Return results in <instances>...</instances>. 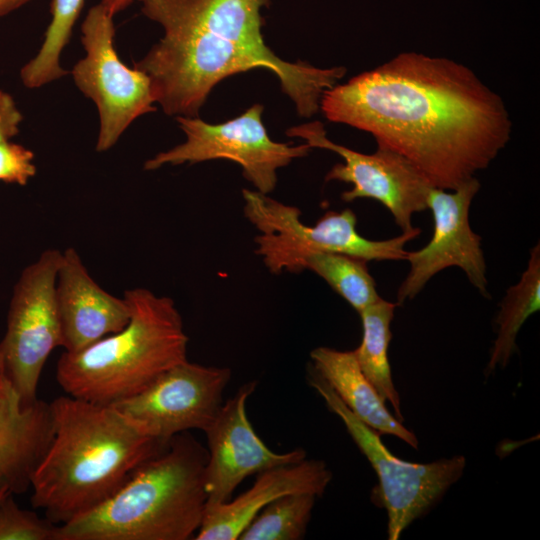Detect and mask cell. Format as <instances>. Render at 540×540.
I'll return each instance as SVG.
<instances>
[{
  "label": "cell",
  "mask_w": 540,
  "mask_h": 540,
  "mask_svg": "<svg viewBox=\"0 0 540 540\" xmlns=\"http://www.w3.org/2000/svg\"><path fill=\"white\" fill-rule=\"evenodd\" d=\"M320 110L371 134L377 148L402 156L444 190L486 169L512 132L503 99L472 69L414 51L326 90Z\"/></svg>",
  "instance_id": "obj_1"
},
{
  "label": "cell",
  "mask_w": 540,
  "mask_h": 540,
  "mask_svg": "<svg viewBox=\"0 0 540 540\" xmlns=\"http://www.w3.org/2000/svg\"><path fill=\"white\" fill-rule=\"evenodd\" d=\"M261 12L250 6H193L155 19L163 37L134 67L150 78L156 103L167 115L198 117L220 81L252 69L275 74L300 116L320 110L323 93L338 84L346 68L279 58L264 41Z\"/></svg>",
  "instance_id": "obj_2"
},
{
  "label": "cell",
  "mask_w": 540,
  "mask_h": 540,
  "mask_svg": "<svg viewBox=\"0 0 540 540\" xmlns=\"http://www.w3.org/2000/svg\"><path fill=\"white\" fill-rule=\"evenodd\" d=\"M53 435L31 479V503L61 525L110 497L162 443L113 405L61 395Z\"/></svg>",
  "instance_id": "obj_3"
},
{
  "label": "cell",
  "mask_w": 540,
  "mask_h": 540,
  "mask_svg": "<svg viewBox=\"0 0 540 540\" xmlns=\"http://www.w3.org/2000/svg\"><path fill=\"white\" fill-rule=\"evenodd\" d=\"M208 451L189 431L140 464L110 497L59 525L58 540H188L207 495Z\"/></svg>",
  "instance_id": "obj_4"
},
{
  "label": "cell",
  "mask_w": 540,
  "mask_h": 540,
  "mask_svg": "<svg viewBox=\"0 0 540 540\" xmlns=\"http://www.w3.org/2000/svg\"><path fill=\"white\" fill-rule=\"evenodd\" d=\"M128 323L77 352L64 351L56 379L72 397L112 405L152 384L187 360L188 336L175 302L146 288L125 291Z\"/></svg>",
  "instance_id": "obj_5"
},
{
  "label": "cell",
  "mask_w": 540,
  "mask_h": 540,
  "mask_svg": "<svg viewBox=\"0 0 540 540\" xmlns=\"http://www.w3.org/2000/svg\"><path fill=\"white\" fill-rule=\"evenodd\" d=\"M244 215L256 228L255 252L273 274L299 273L306 258L314 253H340L369 261L406 260L405 245L421 230L413 227L387 240H370L357 229V217L351 209L328 211L308 226L301 211L256 190L244 189Z\"/></svg>",
  "instance_id": "obj_6"
},
{
  "label": "cell",
  "mask_w": 540,
  "mask_h": 540,
  "mask_svg": "<svg viewBox=\"0 0 540 540\" xmlns=\"http://www.w3.org/2000/svg\"><path fill=\"white\" fill-rule=\"evenodd\" d=\"M309 385L344 423L349 435L375 470L379 493L388 515V539L397 540L412 522L428 512L462 476L463 456L430 463L397 458L382 443L379 433L359 420L312 367Z\"/></svg>",
  "instance_id": "obj_7"
},
{
  "label": "cell",
  "mask_w": 540,
  "mask_h": 540,
  "mask_svg": "<svg viewBox=\"0 0 540 540\" xmlns=\"http://www.w3.org/2000/svg\"><path fill=\"white\" fill-rule=\"evenodd\" d=\"M113 17L101 3L88 10L81 24L85 56L71 71L77 88L97 107L98 152L111 149L138 117L156 110L150 78L118 56Z\"/></svg>",
  "instance_id": "obj_8"
},
{
  "label": "cell",
  "mask_w": 540,
  "mask_h": 540,
  "mask_svg": "<svg viewBox=\"0 0 540 540\" xmlns=\"http://www.w3.org/2000/svg\"><path fill=\"white\" fill-rule=\"evenodd\" d=\"M62 252L46 249L14 286L7 329L0 342L4 373L23 403L37 400L39 380L51 352L62 347L56 277Z\"/></svg>",
  "instance_id": "obj_9"
},
{
  "label": "cell",
  "mask_w": 540,
  "mask_h": 540,
  "mask_svg": "<svg viewBox=\"0 0 540 540\" xmlns=\"http://www.w3.org/2000/svg\"><path fill=\"white\" fill-rule=\"evenodd\" d=\"M263 110L261 104H255L219 124L204 122L199 117L177 116L186 140L148 159L144 169L227 159L241 166L244 177L256 191L269 194L276 186L277 170L307 156L312 148L307 143L294 146L273 141L262 121Z\"/></svg>",
  "instance_id": "obj_10"
},
{
  "label": "cell",
  "mask_w": 540,
  "mask_h": 540,
  "mask_svg": "<svg viewBox=\"0 0 540 540\" xmlns=\"http://www.w3.org/2000/svg\"><path fill=\"white\" fill-rule=\"evenodd\" d=\"M232 377L228 367L205 366L188 359L171 367L140 393L112 404L154 439L210 426L223 404Z\"/></svg>",
  "instance_id": "obj_11"
},
{
  "label": "cell",
  "mask_w": 540,
  "mask_h": 540,
  "mask_svg": "<svg viewBox=\"0 0 540 540\" xmlns=\"http://www.w3.org/2000/svg\"><path fill=\"white\" fill-rule=\"evenodd\" d=\"M298 137L311 148H321L339 154L343 163L335 164L326 174L325 181L350 183L352 188L341 194L345 202L360 198L382 203L403 231L413 228L412 216L427 209V195L431 186L405 158L387 149L377 148L364 154L332 142L319 121L293 126L286 131Z\"/></svg>",
  "instance_id": "obj_12"
},
{
  "label": "cell",
  "mask_w": 540,
  "mask_h": 540,
  "mask_svg": "<svg viewBox=\"0 0 540 540\" xmlns=\"http://www.w3.org/2000/svg\"><path fill=\"white\" fill-rule=\"evenodd\" d=\"M479 189L476 177L452 192L430 188L427 209L433 215V235L422 249L408 252L410 270L398 288L397 305L416 297L434 275L453 266L466 274L481 295L490 297L481 237L469 223V209Z\"/></svg>",
  "instance_id": "obj_13"
},
{
  "label": "cell",
  "mask_w": 540,
  "mask_h": 540,
  "mask_svg": "<svg viewBox=\"0 0 540 540\" xmlns=\"http://www.w3.org/2000/svg\"><path fill=\"white\" fill-rule=\"evenodd\" d=\"M256 385L255 381L244 383L232 398L222 404L204 431L208 451L205 510L229 501L246 477L306 458L303 448L276 453L256 434L246 412L247 400Z\"/></svg>",
  "instance_id": "obj_14"
},
{
  "label": "cell",
  "mask_w": 540,
  "mask_h": 540,
  "mask_svg": "<svg viewBox=\"0 0 540 540\" xmlns=\"http://www.w3.org/2000/svg\"><path fill=\"white\" fill-rule=\"evenodd\" d=\"M55 294L66 352L90 346L121 330L130 319L127 300L106 292L90 276L73 247L62 252Z\"/></svg>",
  "instance_id": "obj_15"
},
{
  "label": "cell",
  "mask_w": 540,
  "mask_h": 540,
  "mask_svg": "<svg viewBox=\"0 0 540 540\" xmlns=\"http://www.w3.org/2000/svg\"><path fill=\"white\" fill-rule=\"evenodd\" d=\"M332 479L322 460L303 459L257 474L253 485L229 501L205 510L196 540H236L254 517L274 500L291 493L321 497Z\"/></svg>",
  "instance_id": "obj_16"
},
{
  "label": "cell",
  "mask_w": 540,
  "mask_h": 540,
  "mask_svg": "<svg viewBox=\"0 0 540 540\" xmlns=\"http://www.w3.org/2000/svg\"><path fill=\"white\" fill-rule=\"evenodd\" d=\"M53 435L50 403L22 402L20 395L0 372V489L21 494L31 479Z\"/></svg>",
  "instance_id": "obj_17"
},
{
  "label": "cell",
  "mask_w": 540,
  "mask_h": 540,
  "mask_svg": "<svg viewBox=\"0 0 540 540\" xmlns=\"http://www.w3.org/2000/svg\"><path fill=\"white\" fill-rule=\"evenodd\" d=\"M310 358L315 371L359 420L379 434L393 435L418 448L417 437L388 411L385 401L359 367L353 351L317 347L310 352Z\"/></svg>",
  "instance_id": "obj_18"
},
{
  "label": "cell",
  "mask_w": 540,
  "mask_h": 540,
  "mask_svg": "<svg viewBox=\"0 0 540 540\" xmlns=\"http://www.w3.org/2000/svg\"><path fill=\"white\" fill-rule=\"evenodd\" d=\"M396 306L397 303L381 298L359 313L363 336L353 352L364 375L381 398L392 405L396 417L402 422L400 397L392 380L388 359V346L392 338L390 326Z\"/></svg>",
  "instance_id": "obj_19"
},
{
  "label": "cell",
  "mask_w": 540,
  "mask_h": 540,
  "mask_svg": "<svg viewBox=\"0 0 540 540\" xmlns=\"http://www.w3.org/2000/svg\"><path fill=\"white\" fill-rule=\"evenodd\" d=\"M540 308V246L535 245L520 280L511 286L496 316L497 336L491 349L487 373L505 367L515 353L516 337L525 321Z\"/></svg>",
  "instance_id": "obj_20"
},
{
  "label": "cell",
  "mask_w": 540,
  "mask_h": 540,
  "mask_svg": "<svg viewBox=\"0 0 540 540\" xmlns=\"http://www.w3.org/2000/svg\"><path fill=\"white\" fill-rule=\"evenodd\" d=\"M84 1H51V20L44 34L43 43L36 56L20 70V79L25 87L39 88L64 77L68 73L60 65V57L70 40Z\"/></svg>",
  "instance_id": "obj_21"
},
{
  "label": "cell",
  "mask_w": 540,
  "mask_h": 540,
  "mask_svg": "<svg viewBox=\"0 0 540 540\" xmlns=\"http://www.w3.org/2000/svg\"><path fill=\"white\" fill-rule=\"evenodd\" d=\"M305 270L321 277L358 313L381 299L363 259L340 253H314L306 258Z\"/></svg>",
  "instance_id": "obj_22"
},
{
  "label": "cell",
  "mask_w": 540,
  "mask_h": 540,
  "mask_svg": "<svg viewBox=\"0 0 540 540\" xmlns=\"http://www.w3.org/2000/svg\"><path fill=\"white\" fill-rule=\"evenodd\" d=\"M316 498L311 493H291L274 500L254 517L239 539H303Z\"/></svg>",
  "instance_id": "obj_23"
},
{
  "label": "cell",
  "mask_w": 540,
  "mask_h": 540,
  "mask_svg": "<svg viewBox=\"0 0 540 540\" xmlns=\"http://www.w3.org/2000/svg\"><path fill=\"white\" fill-rule=\"evenodd\" d=\"M59 525L22 509L10 493L0 502V540H58Z\"/></svg>",
  "instance_id": "obj_24"
},
{
  "label": "cell",
  "mask_w": 540,
  "mask_h": 540,
  "mask_svg": "<svg viewBox=\"0 0 540 540\" xmlns=\"http://www.w3.org/2000/svg\"><path fill=\"white\" fill-rule=\"evenodd\" d=\"M36 171L31 150L10 140L0 141V181L26 185Z\"/></svg>",
  "instance_id": "obj_25"
},
{
  "label": "cell",
  "mask_w": 540,
  "mask_h": 540,
  "mask_svg": "<svg viewBox=\"0 0 540 540\" xmlns=\"http://www.w3.org/2000/svg\"><path fill=\"white\" fill-rule=\"evenodd\" d=\"M22 120L23 115L13 97L0 89V141L16 136Z\"/></svg>",
  "instance_id": "obj_26"
},
{
  "label": "cell",
  "mask_w": 540,
  "mask_h": 540,
  "mask_svg": "<svg viewBox=\"0 0 540 540\" xmlns=\"http://www.w3.org/2000/svg\"><path fill=\"white\" fill-rule=\"evenodd\" d=\"M134 1L136 0H101L100 3L112 16H115L117 13L126 9Z\"/></svg>",
  "instance_id": "obj_27"
},
{
  "label": "cell",
  "mask_w": 540,
  "mask_h": 540,
  "mask_svg": "<svg viewBox=\"0 0 540 540\" xmlns=\"http://www.w3.org/2000/svg\"><path fill=\"white\" fill-rule=\"evenodd\" d=\"M32 0H0V17L7 15Z\"/></svg>",
  "instance_id": "obj_28"
},
{
  "label": "cell",
  "mask_w": 540,
  "mask_h": 540,
  "mask_svg": "<svg viewBox=\"0 0 540 540\" xmlns=\"http://www.w3.org/2000/svg\"><path fill=\"white\" fill-rule=\"evenodd\" d=\"M11 492L8 490V489H5V488H1L0 489V502L2 501V499L4 497H6L8 494H10Z\"/></svg>",
  "instance_id": "obj_29"
},
{
  "label": "cell",
  "mask_w": 540,
  "mask_h": 540,
  "mask_svg": "<svg viewBox=\"0 0 540 540\" xmlns=\"http://www.w3.org/2000/svg\"><path fill=\"white\" fill-rule=\"evenodd\" d=\"M3 371H4V364H3V358L0 352V372H3Z\"/></svg>",
  "instance_id": "obj_30"
}]
</instances>
